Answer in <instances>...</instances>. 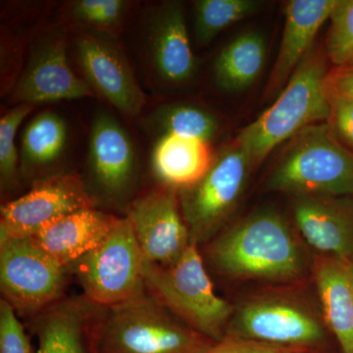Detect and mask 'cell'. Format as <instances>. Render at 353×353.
<instances>
[{
	"label": "cell",
	"mask_w": 353,
	"mask_h": 353,
	"mask_svg": "<svg viewBox=\"0 0 353 353\" xmlns=\"http://www.w3.org/2000/svg\"><path fill=\"white\" fill-rule=\"evenodd\" d=\"M209 261L234 280L287 282L303 275L304 252L287 221L272 210L245 217L208 246Z\"/></svg>",
	"instance_id": "cell-1"
},
{
	"label": "cell",
	"mask_w": 353,
	"mask_h": 353,
	"mask_svg": "<svg viewBox=\"0 0 353 353\" xmlns=\"http://www.w3.org/2000/svg\"><path fill=\"white\" fill-rule=\"evenodd\" d=\"M326 58L322 50H311L270 108L241 130L234 145L243 150L252 168L305 128L328 122L331 108L324 85L329 72Z\"/></svg>",
	"instance_id": "cell-2"
},
{
	"label": "cell",
	"mask_w": 353,
	"mask_h": 353,
	"mask_svg": "<svg viewBox=\"0 0 353 353\" xmlns=\"http://www.w3.org/2000/svg\"><path fill=\"white\" fill-rule=\"evenodd\" d=\"M90 329L92 353H201L213 341L192 331L145 292L104 309Z\"/></svg>",
	"instance_id": "cell-3"
},
{
	"label": "cell",
	"mask_w": 353,
	"mask_h": 353,
	"mask_svg": "<svg viewBox=\"0 0 353 353\" xmlns=\"http://www.w3.org/2000/svg\"><path fill=\"white\" fill-rule=\"evenodd\" d=\"M143 277L150 296L185 326L213 341L226 336L234 308L216 294L197 245L169 266L145 261Z\"/></svg>",
	"instance_id": "cell-4"
},
{
	"label": "cell",
	"mask_w": 353,
	"mask_h": 353,
	"mask_svg": "<svg viewBox=\"0 0 353 353\" xmlns=\"http://www.w3.org/2000/svg\"><path fill=\"white\" fill-rule=\"evenodd\" d=\"M267 187L294 197L353 194V152L326 123L312 125L292 138L269 176Z\"/></svg>",
	"instance_id": "cell-5"
},
{
	"label": "cell",
	"mask_w": 353,
	"mask_h": 353,
	"mask_svg": "<svg viewBox=\"0 0 353 353\" xmlns=\"http://www.w3.org/2000/svg\"><path fill=\"white\" fill-rule=\"evenodd\" d=\"M145 262L131 223L118 218L105 240L77 263L88 303L108 309L145 294Z\"/></svg>",
	"instance_id": "cell-6"
},
{
	"label": "cell",
	"mask_w": 353,
	"mask_h": 353,
	"mask_svg": "<svg viewBox=\"0 0 353 353\" xmlns=\"http://www.w3.org/2000/svg\"><path fill=\"white\" fill-rule=\"evenodd\" d=\"M252 169L245 153L234 145L214 158L199 182L179 190L192 245L199 246L215 238L240 201Z\"/></svg>",
	"instance_id": "cell-7"
},
{
	"label": "cell",
	"mask_w": 353,
	"mask_h": 353,
	"mask_svg": "<svg viewBox=\"0 0 353 353\" xmlns=\"http://www.w3.org/2000/svg\"><path fill=\"white\" fill-rule=\"evenodd\" d=\"M65 272L31 239L0 236V287L16 311L39 314L58 303L66 285Z\"/></svg>",
	"instance_id": "cell-8"
},
{
	"label": "cell",
	"mask_w": 353,
	"mask_h": 353,
	"mask_svg": "<svg viewBox=\"0 0 353 353\" xmlns=\"http://www.w3.org/2000/svg\"><path fill=\"white\" fill-rule=\"evenodd\" d=\"M67 30L63 24L52 26L32 39L27 64L11 94V101L16 105L95 97L69 63Z\"/></svg>",
	"instance_id": "cell-9"
},
{
	"label": "cell",
	"mask_w": 353,
	"mask_h": 353,
	"mask_svg": "<svg viewBox=\"0 0 353 353\" xmlns=\"http://www.w3.org/2000/svg\"><path fill=\"white\" fill-rule=\"evenodd\" d=\"M95 208L87 185L75 174H55L34 181L24 196L2 205L0 236L31 238L64 216Z\"/></svg>",
	"instance_id": "cell-10"
},
{
	"label": "cell",
	"mask_w": 353,
	"mask_h": 353,
	"mask_svg": "<svg viewBox=\"0 0 353 353\" xmlns=\"http://www.w3.org/2000/svg\"><path fill=\"white\" fill-rule=\"evenodd\" d=\"M73 46L83 80L92 92L123 115L130 118L139 115L145 105V94L124 51L114 39L94 32H79Z\"/></svg>",
	"instance_id": "cell-11"
},
{
	"label": "cell",
	"mask_w": 353,
	"mask_h": 353,
	"mask_svg": "<svg viewBox=\"0 0 353 353\" xmlns=\"http://www.w3.org/2000/svg\"><path fill=\"white\" fill-rule=\"evenodd\" d=\"M228 334L282 347H306L324 340V329L305 306L279 297L248 301L228 327Z\"/></svg>",
	"instance_id": "cell-12"
},
{
	"label": "cell",
	"mask_w": 353,
	"mask_h": 353,
	"mask_svg": "<svg viewBox=\"0 0 353 353\" xmlns=\"http://www.w3.org/2000/svg\"><path fill=\"white\" fill-rule=\"evenodd\" d=\"M176 190L164 187L137 197L126 205L145 261L169 266L192 245Z\"/></svg>",
	"instance_id": "cell-13"
},
{
	"label": "cell",
	"mask_w": 353,
	"mask_h": 353,
	"mask_svg": "<svg viewBox=\"0 0 353 353\" xmlns=\"http://www.w3.org/2000/svg\"><path fill=\"white\" fill-rule=\"evenodd\" d=\"M88 170L94 196L123 203L137 181L138 160L134 143L119 121L106 111L95 114L88 141Z\"/></svg>",
	"instance_id": "cell-14"
},
{
	"label": "cell",
	"mask_w": 353,
	"mask_h": 353,
	"mask_svg": "<svg viewBox=\"0 0 353 353\" xmlns=\"http://www.w3.org/2000/svg\"><path fill=\"white\" fill-rule=\"evenodd\" d=\"M143 43L153 77L169 85L187 83L196 72V58L180 1H165L148 11Z\"/></svg>",
	"instance_id": "cell-15"
},
{
	"label": "cell",
	"mask_w": 353,
	"mask_h": 353,
	"mask_svg": "<svg viewBox=\"0 0 353 353\" xmlns=\"http://www.w3.org/2000/svg\"><path fill=\"white\" fill-rule=\"evenodd\" d=\"M338 3V0H290L285 4V26L277 59L267 85L266 99L282 92L312 50L316 34Z\"/></svg>",
	"instance_id": "cell-16"
},
{
	"label": "cell",
	"mask_w": 353,
	"mask_h": 353,
	"mask_svg": "<svg viewBox=\"0 0 353 353\" xmlns=\"http://www.w3.org/2000/svg\"><path fill=\"white\" fill-rule=\"evenodd\" d=\"M299 231L309 245L326 256L353 257V205L341 197H294Z\"/></svg>",
	"instance_id": "cell-17"
},
{
	"label": "cell",
	"mask_w": 353,
	"mask_h": 353,
	"mask_svg": "<svg viewBox=\"0 0 353 353\" xmlns=\"http://www.w3.org/2000/svg\"><path fill=\"white\" fill-rule=\"evenodd\" d=\"M117 220L95 208L83 209L50 223L29 239L55 263L66 269L101 245Z\"/></svg>",
	"instance_id": "cell-18"
},
{
	"label": "cell",
	"mask_w": 353,
	"mask_h": 353,
	"mask_svg": "<svg viewBox=\"0 0 353 353\" xmlns=\"http://www.w3.org/2000/svg\"><path fill=\"white\" fill-rule=\"evenodd\" d=\"M214 158L208 141L164 134L153 148L152 169L164 185L180 190L199 182L212 166Z\"/></svg>",
	"instance_id": "cell-19"
},
{
	"label": "cell",
	"mask_w": 353,
	"mask_h": 353,
	"mask_svg": "<svg viewBox=\"0 0 353 353\" xmlns=\"http://www.w3.org/2000/svg\"><path fill=\"white\" fill-rule=\"evenodd\" d=\"M348 259L323 256L313 266L323 315L343 353H353V292Z\"/></svg>",
	"instance_id": "cell-20"
},
{
	"label": "cell",
	"mask_w": 353,
	"mask_h": 353,
	"mask_svg": "<svg viewBox=\"0 0 353 353\" xmlns=\"http://www.w3.org/2000/svg\"><path fill=\"white\" fill-rule=\"evenodd\" d=\"M88 304L65 299L39 313L34 324L39 341L37 353H92Z\"/></svg>",
	"instance_id": "cell-21"
},
{
	"label": "cell",
	"mask_w": 353,
	"mask_h": 353,
	"mask_svg": "<svg viewBox=\"0 0 353 353\" xmlns=\"http://www.w3.org/2000/svg\"><path fill=\"white\" fill-rule=\"evenodd\" d=\"M266 52V43L259 32L236 37L216 57L213 77L217 87L231 94L250 88L263 69Z\"/></svg>",
	"instance_id": "cell-22"
},
{
	"label": "cell",
	"mask_w": 353,
	"mask_h": 353,
	"mask_svg": "<svg viewBox=\"0 0 353 353\" xmlns=\"http://www.w3.org/2000/svg\"><path fill=\"white\" fill-rule=\"evenodd\" d=\"M68 127L61 116L44 111L26 126L21 141L20 169L34 176L53 166L65 152Z\"/></svg>",
	"instance_id": "cell-23"
},
{
	"label": "cell",
	"mask_w": 353,
	"mask_h": 353,
	"mask_svg": "<svg viewBox=\"0 0 353 353\" xmlns=\"http://www.w3.org/2000/svg\"><path fill=\"white\" fill-rule=\"evenodd\" d=\"M146 131L161 137L174 134L210 143L220 130L214 114L187 103L160 105L141 120Z\"/></svg>",
	"instance_id": "cell-24"
},
{
	"label": "cell",
	"mask_w": 353,
	"mask_h": 353,
	"mask_svg": "<svg viewBox=\"0 0 353 353\" xmlns=\"http://www.w3.org/2000/svg\"><path fill=\"white\" fill-rule=\"evenodd\" d=\"M131 2L126 0H74L65 6L67 24L79 32H94L117 38L126 21Z\"/></svg>",
	"instance_id": "cell-25"
},
{
	"label": "cell",
	"mask_w": 353,
	"mask_h": 353,
	"mask_svg": "<svg viewBox=\"0 0 353 353\" xmlns=\"http://www.w3.org/2000/svg\"><path fill=\"white\" fill-rule=\"evenodd\" d=\"M194 34L199 46H208L230 26L255 15L265 6L260 0H197Z\"/></svg>",
	"instance_id": "cell-26"
},
{
	"label": "cell",
	"mask_w": 353,
	"mask_h": 353,
	"mask_svg": "<svg viewBox=\"0 0 353 353\" xmlns=\"http://www.w3.org/2000/svg\"><path fill=\"white\" fill-rule=\"evenodd\" d=\"M31 104H18L0 120V183L1 190L15 185L20 168V153L15 139L21 123L34 110Z\"/></svg>",
	"instance_id": "cell-27"
},
{
	"label": "cell",
	"mask_w": 353,
	"mask_h": 353,
	"mask_svg": "<svg viewBox=\"0 0 353 353\" xmlns=\"http://www.w3.org/2000/svg\"><path fill=\"white\" fill-rule=\"evenodd\" d=\"M325 54L336 67L353 65V0H338L329 18Z\"/></svg>",
	"instance_id": "cell-28"
},
{
	"label": "cell",
	"mask_w": 353,
	"mask_h": 353,
	"mask_svg": "<svg viewBox=\"0 0 353 353\" xmlns=\"http://www.w3.org/2000/svg\"><path fill=\"white\" fill-rule=\"evenodd\" d=\"M0 353H34L15 309L3 299L0 301Z\"/></svg>",
	"instance_id": "cell-29"
},
{
	"label": "cell",
	"mask_w": 353,
	"mask_h": 353,
	"mask_svg": "<svg viewBox=\"0 0 353 353\" xmlns=\"http://www.w3.org/2000/svg\"><path fill=\"white\" fill-rule=\"evenodd\" d=\"M308 348L282 347L269 345L240 338L233 334H226L222 340L213 343L201 353H307Z\"/></svg>",
	"instance_id": "cell-30"
},
{
	"label": "cell",
	"mask_w": 353,
	"mask_h": 353,
	"mask_svg": "<svg viewBox=\"0 0 353 353\" xmlns=\"http://www.w3.org/2000/svg\"><path fill=\"white\" fill-rule=\"evenodd\" d=\"M331 113L328 124L336 138L353 152V101L329 99Z\"/></svg>",
	"instance_id": "cell-31"
},
{
	"label": "cell",
	"mask_w": 353,
	"mask_h": 353,
	"mask_svg": "<svg viewBox=\"0 0 353 353\" xmlns=\"http://www.w3.org/2000/svg\"><path fill=\"white\" fill-rule=\"evenodd\" d=\"M324 85L328 101L341 99L353 101V65L330 70Z\"/></svg>",
	"instance_id": "cell-32"
},
{
	"label": "cell",
	"mask_w": 353,
	"mask_h": 353,
	"mask_svg": "<svg viewBox=\"0 0 353 353\" xmlns=\"http://www.w3.org/2000/svg\"><path fill=\"white\" fill-rule=\"evenodd\" d=\"M348 263V273H350V285H352V290L353 292V257L352 259L347 260Z\"/></svg>",
	"instance_id": "cell-33"
}]
</instances>
